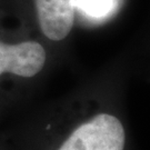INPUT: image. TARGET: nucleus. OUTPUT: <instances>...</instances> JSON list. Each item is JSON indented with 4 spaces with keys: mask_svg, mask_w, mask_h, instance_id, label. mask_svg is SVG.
<instances>
[{
    "mask_svg": "<svg viewBox=\"0 0 150 150\" xmlns=\"http://www.w3.org/2000/svg\"><path fill=\"white\" fill-rule=\"evenodd\" d=\"M46 62V51L39 42L23 41L7 45L0 41V76L5 72L31 78L39 74Z\"/></svg>",
    "mask_w": 150,
    "mask_h": 150,
    "instance_id": "nucleus-2",
    "label": "nucleus"
},
{
    "mask_svg": "<svg viewBox=\"0 0 150 150\" xmlns=\"http://www.w3.org/2000/svg\"><path fill=\"white\" fill-rule=\"evenodd\" d=\"M38 21L46 37L60 41L74 26L76 0H35Z\"/></svg>",
    "mask_w": 150,
    "mask_h": 150,
    "instance_id": "nucleus-3",
    "label": "nucleus"
},
{
    "mask_svg": "<svg viewBox=\"0 0 150 150\" xmlns=\"http://www.w3.org/2000/svg\"><path fill=\"white\" fill-rule=\"evenodd\" d=\"M125 144L121 121L110 113H98L75 129L58 150H123Z\"/></svg>",
    "mask_w": 150,
    "mask_h": 150,
    "instance_id": "nucleus-1",
    "label": "nucleus"
},
{
    "mask_svg": "<svg viewBox=\"0 0 150 150\" xmlns=\"http://www.w3.org/2000/svg\"><path fill=\"white\" fill-rule=\"evenodd\" d=\"M111 0H76V5L93 16H102L110 8Z\"/></svg>",
    "mask_w": 150,
    "mask_h": 150,
    "instance_id": "nucleus-4",
    "label": "nucleus"
}]
</instances>
